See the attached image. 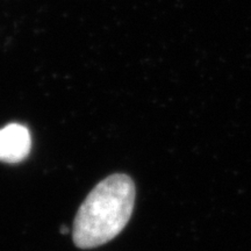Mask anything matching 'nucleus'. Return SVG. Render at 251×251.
I'll return each mask as SVG.
<instances>
[{
  "label": "nucleus",
  "mask_w": 251,
  "mask_h": 251,
  "mask_svg": "<svg viewBox=\"0 0 251 251\" xmlns=\"http://www.w3.org/2000/svg\"><path fill=\"white\" fill-rule=\"evenodd\" d=\"M135 194L134 181L127 175L115 174L100 181L75 218V244L80 249H91L118 236L133 213Z\"/></svg>",
  "instance_id": "1"
},
{
  "label": "nucleus",
  "mask_w": 251,
  "mask_h": 251,
  "mask_svg": "<svg viewBox=\"0 0 251 251\" xmlns=\"http://www.w3.org/2000/svg\"><path fill=\"white\" fill-rule=\"evenodd\" d=\"M30 147V134L25 126L11 124L0 129V162H23L29 155Z\"/></svg>",
  "instance_id": "2"
},
{
  "label": "nucleus",
  "mask_w": 251,
  "mask_h": 251,
  "mask_svg": "<svg viewBox=\"0 0 251 251\" xmlns=\"http://www.w3.org/2000/svg\"><path fill=\"white\" fill-rule=\"evenodd\" d=\"M61 231H62V234H68V228H65V227H62Z\"/></svg>",
  "instance_id": "3"
}]
</instances>
